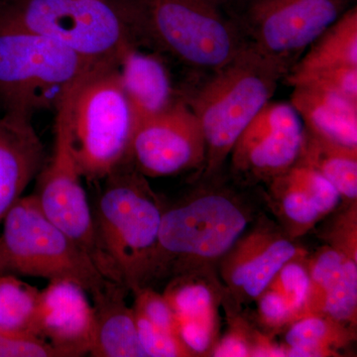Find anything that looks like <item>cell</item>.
<instances>
[{
    "label": "cell",
    "mask_w": 357,
    "mask_h": 357,
    "mask_svg": "<svg viewBox=\"0 0 357 357\" xmlns=\"http://www.w3.org/2000/svg\"><path fill=\"white\" fill-rule=\"evenodd\" d=\"M220 175L199 177L198 188L164 208L149 287L188 272L218 269L248 230L252 208L241 194L218 181Z\"/></svg>",
    "instance_id": "cell-1"
},
{
    "label": "cell",
    "mask_w": 357,
    "mask_h": 357,
    "mask_svg": "<svg viewBox=\"0 0 357 357\" xmlns=\"http://www.w3.org/2000/svg\"><path fill=\"white\" fill-rule=\"evenodd\" d=\"M56 110L88 182H102L128 163L134 126L119 60L89 65L66 89Z\"/></svg>",
    "instance_id": "cell-2"
},
{
    "label": "cell",
    "mask_w": 357,
    "mask_h": 357,
    "mask_svg": "<svg viewBox=\"0 0 357 357\" xmlns=\"http://www.w3.org/2000/svg\"><path fill=\"white\" fill-rule=\"evenodd\" d=\"M102 182L91 208L98 248L107 280L131 292L149 281L165 206L130 162Z\"/></svg>",
    "instance_id": "cell-3"
},
{
    "label": "cell",
    "mask_w": 357,
    "mask_h": 357,
    "mask_svg": "<svg viewBox=\"0 0 357 357\" xmlns=\"http://www.w3.org/2000/svg\"><path fill=\"white\" fill-rule=\"evenodd\" d=\"M136 42L197 72L229 64L248 48L222 7L206 0H114Z\"/></svg>",
    "instance_id": "cell-4"
},
{
    "label": "cell",
    "mask_w": 357,
    "mask_h": 357,
    "mask_svg": "<svg viewBox=\"0 0 357 357\" xmlns=\"http://www.w3.org/2000/svg\"><path fill=\"white\" fill-rule=\"evenodd\" d=\"M286 75L280 65L248 47L182 95L198 119L206 143V163L198 177L222 174L237 138L271 100Z\"/></svg>",
    "instance_id": "cell-5"
},
{
    "label": "cell",
    "mask_w": 357,
    "mask_h": 357,
    "mask_svg": "<svg viewBox=\"0 0 357 357\" xmlns=\"http://www.w3.org/2000/svg\"><path fill=\"white\" fill-rule=\"evenodd\" d=\"M96 61L20 28L0 25V103L4 112L32 117L56 109L66 89Z\"/></svg>",
    "instance_id": "cell-6"
},
{
    "label": "cell",
    "mask_w": 357,
    "mask_h": 357,
    "mask_svg": "<svg viewBox=\"0 0 357 357\" xmlns=\"http://www.w3.org/2000/svg\"><path fill=\"white\" fill-rule=\"evenodd\" d=\"M2 223L0 262L3 274L72 281L89 295L107 280L91 256L44 215L34 195L23 196Z\"/></svg>",
    "instance_id": "cell-7"
},
{
    "label": "cell",
    "mask_w": 357,
    "mask_h": 357,
    "mask_svg": "<svg viewBox=\"0 0 357 357\" xmlns=\"http://www.w3.org/2000/svg\"><path fill=\"white\" fill-rule=\"evenodd\" d=\"M0 25L43 35L89 61L119 60L126 44H137L112 0H9Z\"/></svg>",
    "instance_id": "cell-8"
},
{
    "label": "cell",
    "mask_w": 357,
    "mask_h": 357,
    "mask_svg": "<svg viewBox=\"0 0 357 357\" xmlns=\"http://www.w3.org/2000/svg\"><path fill=\"white\" fill-rule=\"evenodd\" d=\"M227 14L248 46L289 70L349 8V0H234Z\"/></svg>",
    "instance_id": "cell-9"
},
{
    "label": "cell",
    "mask_w": 357,
    "mask_h": 357,
    "mask_svg": "<svg viewBox=\"0 0 357 357\" xmlns=\"http://www.w3.org/2000/svg\"><path fill=\"white\" fill-rule=\"evenodd\" d=\"M306 129L291 102L270 100L237 138L230 173L241 185L270 182L299 160Z\"/></svg>",
    "instance_id": "cell-10"
},
{
    "label": "cell",
    "mask_w": 357,
    "mask_h": 357,
    "mask_svg": "<svg viewBox=\"0 0 357 357\" xmlns=\"http://www.w3.org/2000/svg\"><path fill=\"white\" fill-rule=\"evenodd\" d=\"M83 178L70 148L67 129L56 117L53 154L37 176L36 191L33 195L44 215L91 256L107 279L96 239L93 208L82 183Z\"/></svg>",
    "instance_id": "cell-11"
},
{
    "label": "cell",
    "mask_w": 357,
    "mask_h": 357,
    "mask_svg": "<svg viewBox=\"0 0 357 357\" xmlns=\"http://www.w3.org/2000/svg\"><path fill=\"white\" fill-rule=\"evenodd\" d=\"M129 162L146 178L202 173L206 163L204 134L183 98L134 126Z\"/></svg>",
    "instance_id": "cell-12"
},
{
    "label": "cell",
    "mask_w": 357,
    "mask_h": 357,
    "mask_svg": "<svg viewBox=\"0 0 357 357\" xmlns=\"http://www.w3.org/2000/svg\"><path fill=\"white\" fill-rule=\"evenodd\" d=\"M306 255L280 225L262 220L229 249L218 265L227 298L237 307L255 302L283 265Z\"/></svg>",
    "instance_id": "cell-13"
},
{
    "label": "cell",
    "mask_w": 357,
    "mask_h": 357,
    "mask_svg": "<svg viewBox=\"0 0 357 357\" xmlns=\"http://www.w3.org/2000/svg\"><path fill=\"white\" fill-rule=\"evenodd\" d=\"M164 297L175 314L176 332L188 349L206 354L220 335V312L227 290L215 268H204L174 277Z\"/></svg>",
    "instance_id": "cell-14"
},
{
    "label": "cell",
    "mask_w": 357,
    "mask_h": 357,
    "mask_svg": "<svg viewBox=\"0 0 357 357\" xmlns=\"http://www.w3.org/2000/svg\"><path fill=\"white\" fill-rule=\"evenodd\" d=\"M88 292L72 281H49L41 290L34 333L59 357L89 354L95 333V312Z\"/></svg>",
    "instance_id": "cell-15"
},
{
    "label": "cell",
    "mask_w": 357,
    "mask_h": 357,
    "mask_svg": "<svg viewBox=\"0 0 357 357\" xmlns=\"http://www.w3.org/2000/svg\"><path fill=\"white\" fill-rule=\"evenodd\" d=\"M266 198L290 238L306 234L340 204V192L312 167L297 161L267 183Z\"/></svg>",
    "instance_id": "cell-16"
},
{
    "label": "cell",
    "mask_w": 357,
    "mask_h": 357,
    "mask_svg": "<svg viewBox=\"0 0 357 357\" xmlns=\"http://www.w3.org/2000/svg\"><path fill=\"white\" fill-rule=\"evenodd\" d=\"M32 117L0 116V223L23 197L45 163V148Z\"/></svg>",
    "instance_id": "cell-17"
},
{
    "label": "cell",
    "mask_w": 357,
    "mask_h": 357,
    "mask_svg": "<svg viewBox=\"0 0 357 357\" xmlns=\"http://www.w3.org/2000/svg\"><path fill=\"white\" fill-rule=\"evenodd\" d=\"M119 68L134 126L165 112L182 98L174 89L163 60L157 54L140 51L137 44L123 47L119 56Z\"/></svg>",
    "instance_id": "cell-18"
},
{
    "label": "cell",
    "mask_w": 357,
    "mask_h": 357,
    "mask_svg": "<svg viewBox=\"0 0 357 357\" xmlns=\"http://www.w3.org/2000/svg\"><path fill=\"white\" fill-rule=\"evenodd\" d=\"M129 290L107 280L89 294L95 312V333L89 356L93 357H147L138 338L133 307L126 303Z\"/></svg>",
    "instance_id": "cell-19"
},
{
    "label": "cell",
    "mask_w": 357,
    "mask_h": 357,
    "mask_svg": "<svg viewBox=\"0 0 357 357\" xmlns=\"http://www.w3.org/2000/svg\"><path fill=\"white\" fill-rule=\"evenodd\" d=\"M290 102L309 132L357 148V100L311 84L293 86Z\"/></svg>",
    "instance_id": "cell-20"
},
{
    "label": "cell",
    "mask_w": 357,
    "mask_h": 357,
    "mask_svg": "<svg viewBox=\"0 0 357 357\" xmlns=\"http://www.w3.org/2000/svg\"><path fill=\"white\" fill-rule=\"evenodd\" d=\"M283 81L340 67H357V8L349 7L314 40Z\"/></svg>",
    "instance_id": "cell-21"
},
{
    "label": "cell",
    "mask_w": 357,
    "mask_h": 357,
    "mask_svg": "<svg viewBox=\"0 0 357 357\" xmlns=\"http://www.w3.org/2000/svg\"><path fill=\"white\" fill-rule=\"evenodd\" d=\"M298 161L312 167L326 178L340 192L344 203L357 202V148L331 142L306 129Z\"/></svg>",
    "instance_id": "cell-22"
},
{
    "label": "cell",
    "mask_w": 357,
    "mask_h": 357,
    "mask_svg": "<svg viewBox=\"0 0 357 357\" xmlns=\"http://www.w3.org/2000/svg\"><path fill=\"white\" fill-rule=\"evenodd\" d=\"M287 356H338L356 338V331L338 325L323 316H309L293 321L285 328Z\"/></svg>",
    "instance_id": "cell-23"
},
{
    "label": "cell",
    "mask_w": 357,
    "mask_h": 357,
    "mask_svg": "<svg viewBox=\"0 0 357 357\" xmlns=\"http://www.w3.org/2000/svg\"><path fill=\"white\" fill-rule=\"evenodd\" d=\"M40 293L17 275L0 274V330L35 335Z\"/></svg>",
    "instance_id": "cell-24"
},
{
    "label": "cell",
    "mask_w": 357,
    "mask_h": 357,
    "mask_svg": "<svg viewBox=\"0 0 357 357\" xmlns=\"http://www.w3.org/2000/svg\"><path fill=\"white\" fill-rule=\"evenodd\" d=\"M319 316L356 331L357 261L345 258L335 278L326 290Z\"/></svg>",
    "instance_id": "cell-25"
},
{
    "label": "cell",
    "mask_w": 357,
    "mask_h": 357,
    "mask_svg": "<svg viewBox=\"0 0 357 357\" xmlns=\"http://www.w3.org/2000/svg\"><path fill=\"white\" fill-rule=\"evenodd\" d=\"M345 258L347 256L331 245L324 246L309 259L306 258L310 275V292L303 318L321 314L326 290L340 272Z\"/></svg>",
    "instance_id": "cell-26"
},
{
    "label": "cell",
    "mask_w": 357,
    "mask_h": 357,
    "mask_svg": "<svg viewBox=\"0 0 357 357\" xmlns=\"http://www.w3.org/2000/svg\"><path fill=\"white\" fill-rule=\"evenodd\" d=\"M268 286L281 294L288 303L294 314V321L302 319L310 292L306 255L285 263Z\"/></svg>",
    "instance_id": "cell-27"
},
{
    "label": "cell",
    "mask_w": 357,
    "mask_h": 357,
    "mask_svg": "<svg viewBox=\"0 0 357 357\" xmlns=\"http://www.w3.org/2000/svg\"><path fill=\"white\" fill-rule=\"evenodd\" d=\"M222 305L229 319V331L218 338L211 356L252 357L258 330L243 318L241 307L234 306L227 298Z\"/></svg>",
    "instance_id": "cell-28"
},
{
    "label": "cell",
    "mask_w": 357,
    "mask_h": 357,
    "mask_svg": "<svg viewBox=\"0 0 357 357\" xmlns=\"http://www.w3.org/2000/svg\"><path fill=\"white\" fill-rule=\"evenodd\" d=\"M134 314L138 338L147 357H192L177 333L159 328L139 312Z\"/></svg>",
    "instance_id": "cell-29"
},
{
    "label": "cell",
    "mask_w": 357,
    "mask_h": 357,
    "mask_svg": "<svg viewBox=\"0 0 357 357\" xmlns=\"http://www.w3.org/2000/svg\"><path fill=\"white\" fill-rule=\"evenodd\" d=\"M256 302L258 305V324L265 335L274 337L293 323L294 314L288 303L273 288L268 286Z\"/></svg>",
    "instance_id": "cell-30"
},
{
    "label": "cell",
    "mask_w": 357,
    "mask_h": 357,
    "mask_svg": "<svg viewBox=\"0 0 357 357\" xmlns=\"http://www.w3.org/2000/svg\"><path fill=\"white\" fill-rule=\"evenodd\" d=\"M285 83L291 86L311 84L319 88L337 91L357 100V67H340L319 70L296 77Z\"/></svg>",
    "instance_id": "cell-31"
},
{
    "label": "cell",
    "mask_w": 357,
    "mask_h": 357,
    "mask_svg": "<svg viewBox=\"0 0 357 357\" xmlns=\"http://www.w3.org/2000/svg\"><path fill=\"white\" fill-rule=\"evenodd\" d=\"M131 292L134 295V311L139 312L159 328L177 333L175 314L163 294L149 286L134 289Z\"/></svg>",
    "instance_id": "cell-32"
},
{
    "label": "cell",
    "mask_w": 357,
    "mask_h": 357,
    "mask_svg": "<svg viewBox=\"0 0 357 357\" xmlns=\"http://www.w3.org/2000/svg\"><path fill=\"white\" fill-rule=\"evenodd\" d=\"M328 245L357 261V202L345 204L326 234Z\"/></svg>",
    "instance_id": "cell-33"
},
{
    "label": "cell",
    "mask_w": 357,
    "mask_h": 357,
    "mask_svg": "<svg viewBox=\"0 0 357 357\" xmlns=\"http://www.w3.org/2000/svg\"><path fill=\"white\" fill-rule=\"evenodd\" d=\"M0 357H59L50 344L29 333L0 330Z\"/></svg>",
    "instance_id": "cell-34"
},
{
    "label": "cell",
    "mask_w": 357,
    "mask_h": 357,
    "mask_svg": "<svg viewBox=\"0 0 357 357\" xmlns=\"http://www.w3.org/2000/svg\"><path fill=\"white\" fill-rule=\"evenodd\" d=\"M206 1L211 2V3L217 4V6L222 7L234 1V0H206Z\"/></svg>",
    "instance_id": "cell-35"
},
{
    "label": "cell",
    "mask_w": 357,
    "mask_h": 357,
    "mask_svg": "<svg viewBox=\"0 0 357 357\" xmlns=\"http://www.w3.org/2000/svg\"><path fill=\"white\" fill-rule=\"evenodd\" d=\"M0 274H3V270H2L1 262H0Z\"/></svg>",
    "instance_id": "cell-36"
},
{
    "label": "cell",
    "mask_w": 357,
    "mask_h": 357,
    "mask_svg": "<svg viewBox=\"0 0 357 357\" xmlns=\"http://www.w3.org/2000/svg\"><path fill=\"white\" fill-rule=\"evenodd\" d=\"M3 3H4V2H2L1 0H0V6H1L2 4H3Z\"/></svg>",
    "instance_id": "cell-37"
},
{
    "label": "cell",
    "mask_w": 357,
    "mask_h": 357,
    "mask_svg": "<svg viewBox=\"0 0 357 357\" xmlns=\"http://www.w3.org/2000/svg\"><path fill=\"white\" fill-rule=\"evenodd\" d=\"M1 1L6 2V1H9V0H1Z\"/></svg>",
    "instance_id": "cell-38"
}]
</instances>
